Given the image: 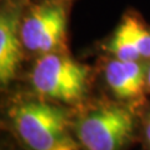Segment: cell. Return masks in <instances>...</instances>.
<instances>
[{"mask_svg":"<svg viewBox=\"0 0 150 150\" xmlns=\"http://www.w3.org/2000/svg\"><path fill=\"white\" fill-rule=\"evenodd\" d=\"M104 55L121 60L150 62V24L135 9L124 11L114 31L101 44Z\"/></svg>","mask_w":150,"mask_h":150,"instance_id":"obj_6","label":"cell"},{"mask_svg":"<svg viewBox=\"0 0 150 150\" xmlns=\"http://www.w3.org/2000/svg\"><path fill=\"white\" fill-rule=\"evenodd\" d=\"M28 1L0 0V85L3 89L19 78L26 59L20 36V21Z\"/></svg>","mask_w":150,"mask_h":150,"instance_id":"obj_5","label":"cell"},{"mask_svg":"<svg viewBox=\"0 0 150 150\" xmlns=\"http://www.w3.org/2000/svg\"><path fill=\"white\" fill-rule=\"evenodd\" d=\"M134 129V111L129 105L101 101L80 115L75 135L84 150H124Z\"/></svg>","mask_w":150,"mask_h":150,"instance_id":"obj_4","label":"cell"},{"mask_svg":"<svg viewBox=\"0 0 150 150\" xmlns=\"http://www.w3.org/2000/svg\"><path fill=\"white\" fill-rule=\"evenodd\" d=\"M64 1H71V3H75L76 0H64Z\"/></svg>","mask_w":150,"mask_h":150,"instance_id":"obj_10","label":"cell"},{"mask_svg":"<svg viewBox=\"0 0 150 150\" xmlns=\"http://www.w3.org/2000/svg\"><path fill=\"white\" fill-rule=\"evenodd\" d=\"M63 150H73V148H65V149H63Z\"/></svg>","mask_w":150,"mask_h":150,"instance_id":"obj_11","label":"cell"},{"mask_svg":"<svg viewBox=\"0 0 150 150\" xmlns=\"http://www.w3.org/2000/svg\"><path fill=\"white\" fill-rule=\"evenodd\" d=\"M94 70L70 55L54 51L33 59L28 79L34 95L59 104H76L86 98Z\"/></svg>","mask_w":150,"mask_h":150,"instance_id":"obj_2","label":"cell"},{"mask_svg":"<svg viewBox=\"0 0 150 150\" xmlns=\"http://www.w3.org/2000/svg\"><path fill=\"white\" fill-rule=\"evenodd\" d=\"M148 63L121 60L110 55L100 56L98 71L105 86L123 103H142L146 89Z\"/></svg>","mask_w":150,"mask_h":150,"instance_id":"obj_7","label":"cell"},{"mask_svg":"<svg viewBox=\"0 0 150 150\" xmlns=\"http://www.w3.org/2000/svg\"><path fill=\"white\" fill-rule=\"evenodd\" d=\"M144 137H145V140H146L148 148L150 149V112L144 120Z\"/></svg>","mask_w":150,"mask_h":150,"instance_id":"obj_8","label":"cell"},{"mask_svg":"<svg viewBox=\"0 0 150 150\" xmlns=\"http://www.w3.org/2000/svg\"><path fill=\"white\" fill-rule=\"evenodd\" d=\"M146 89L148 93L150 94V62L148 63V68H146Z\"/></svg>","mask_w":150,"mask_h":150,"instance_id":"obj_9","label":"cell"},{"mask_svg":"<svg viewBox=\"0 0 150 150\" xmlns=\"http://www.w3.org/2000/svg\"><path fill=\"white\" fill-rule=\"evenodd\" d=\"M8 119L14 134L29 150L73 148L68 135L69 112L59 103L38 95L18 98L9 108Z\"/></svg>","mask_w":150,"mask_h":150,"instance_id":"obj_1","label":"cell"},{"mask_svg":"<svg viewBox=\"0 0 150 150\" xmlns=\"http://www.w3.org/2000/svg\"><path fill=\"white\" fill-rule=\"evenodd\" d=\"M74 3L29 0L23 10L20 36L26 58L68 50L69 18Z\"/></svg>","mask_w":150,"mask_h":150,"instance_id":"obj_3","label":"cell"}]
</instances>
